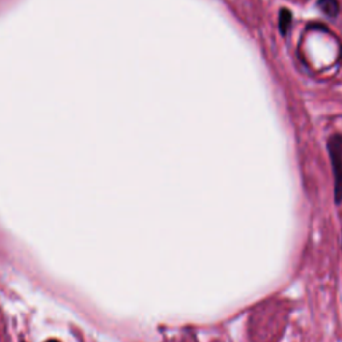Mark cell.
I'll return each instance as SVG.
<instances>
[{
	"label": "cell",
	"instance_id": "1",
	"mask_svg": "<svg viewBox=\"0 0 342 342\" xmlns=\"http://www.w3.org/2000/svg\"><path fill=\"white\" fill-rule=\"evenodd\" d=\"M328 148L334 175V198L340 203L342 200V137H332L329 139Z\"/></svg>",
	"mask_w": 342,
	"mask_h": 342
},
{
	"label": "cell",
	"instance_id": "2",
	"mask_svg": "<svg viewBox=\"0 0 342 342\" xmlns=\"http://www.w3.org/2000/svg\"><path fill=\"white\" fill-rule=\"evenodd\" d=\"M319 10L329 18H336L340 14V3L338 0H318Z\"/></svg>",
	"mask_w": 342,
	"mask_h": 342
},
{
	"label": "cell",
	"instance_id": "3",
	"mask_svg": "<svg viewBox=\"0 0 342 342\" xmlns=\"http://www.w3.org/2000/svg\"><path fill=\"white\" fill-rule=\"evenodd\" d=\"M291 24V12L286 8H282L280 11V19H278V27L282 35H286Z\"/></svg>",
	"mask_w": 342,
	"mask_h": 342
},
{
	"label": "cell",
	"instance_id": "4",
	"mask_svg": "<svg viewBox=\"0 0 342 342\" xmlns=\"http://www.w3.org/2000/svg\"><path fill=\"white\" fill-rule=\"evenodd\" d=\"M47 342H60V341H57V340H50V341H47Z\"/></svg>",
	"mask_w": 342,
	"mask_h": 342
}]
</instances>
